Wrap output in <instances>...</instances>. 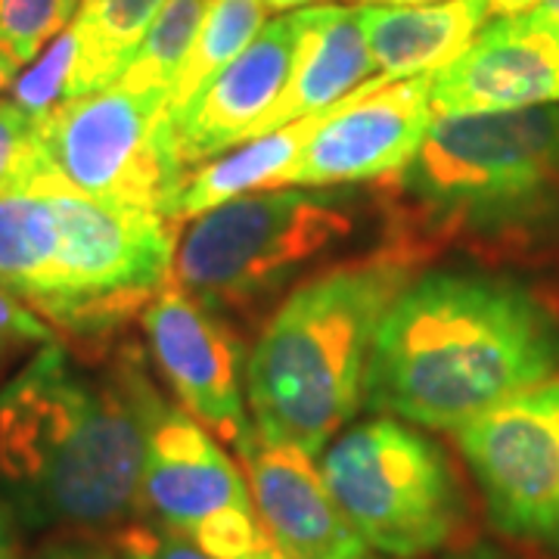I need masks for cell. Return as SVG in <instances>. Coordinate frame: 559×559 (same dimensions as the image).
<instances>
[{"mask_svg": "<svg viewBox=\"0 0 559 559\" xmlns=\"http://www.w3.org/2000/svg\"><path fill=\"white\" fill-rule=\"evenodd\" d=\"M429 75H377L336 103L277 187H336L382 180L404 168L436 119Z\"/></svg>", "mask_w": 559, "mask_h": 559, "instance_id": "cell-11", "label": "cell"}, {"mask_svg": "<svg viewBox=\"0 0 559 559\" xmlns=\"http://www.w3.org/2000/svg\"><path fill=\"white\" fill-rule=\"evenodd\" d=\"M355 3H382V7H423V3H441V0H355Z\"/></svg>", "mask_w": 559, "mask_h": 559, "instance_id": "cell-31", "label": "cell"}, {"mask_svg": "<svg viewBox=\"0 0 559 559\" xmlns=\"http://www.w3.org/2000/svg\"><path fill=\"white\" fill-rule=\"evenodd\" d=\"M53 330L10 289L0 286V358L28 345H50Z\"/></svg>", "mask_w": 559, "mask_h": 559, "instance_id": "cell-26", "label": "cell"}, {"mask_svg": "<svg viewBox=\"0 0 559 559\" xmlns=\"http://www.w3.org/2000/svg\"><path fill=\"white\" fill-rule=\"evenodd\" d=\"M38 153L35 187H62L168 221L187 178L168 94L124 84L60 103L38 121Z\"/></svg>", "mask_w": 559, "mask_h": 559, "instance_id": "cell-8", "label": "cell"}, {"mask_svg": "<svg viewBox=\"0 0 559 559\" xmlns=\"http://www.w3.org/2000/svg\"><path fill=\"white\" fill-rule=\"evenodd\" d=\"M28 559H119V554L106 544H97V540L69 538L40 547L38 554H32Z\"/></svg>", "mask_w": 559, "mask_h": 559, "instance_id": "cell-27", "label": "cell"}, {"mask_svg": "<svg viewBox=\"0 0 559 559\" xmlns=\"http://www.w3.org/2000/svg\"><path fill=\"white\" fill-rule=\"evenodd\" d=\"M140 513L215 559H252L267 544L249 485L205 426L150 385L143 407Z\"/></svg>", "mask_w": 559, "mask_h": 559, "instance_id": "cell-9", "label": "cell"}, {"mask_svg": "<svg viewBox=\"0 0 559 559\" xmlns=\"http://www.w3.org/2000/svg\"><path fill=\"white\" fill-rule=\"evenodd\" d=\"M209 3L212 0H168L116 84H124L131 91L171 94L193 53Z\"/></svg>", "mask_w": 559, "mask_h": 559, "instance_id": "cell-21", "label": "cell"}, {"mask_svg": "<svg viewBox=\"0 0 559 559\" xmlns=\"http://www.w3.org/2000/svg\"><path fill=\"white\" fill-rule=\"evenodd\" d=\"M143 330L162 377L190 417L234 448L252 429L242 407L246 352L218 311L190 299L180 286L162 289L143 308Z\"/></svg>", "mask_w": 559, "mask_h": 559, "instance_id": "cell-12", "label": "cell"}, {"mask_svg": "<svg viewBox=\"0 0 559 559\" xmlns=\"http://www.w3.org/2000/svg\"><path fill=\"white\" fill-rule=\"evenodd\" d=\"M267 10H301V7H314L320 0H261Z\"/></svg>", "mask_w": 559, "mask_h": 559, "instance_id": "cell-29", "label": "cell"}, {"mask_svg": "<svg viewBox=\"0 0 559 559\" xmlns=\"http://www.w3.org/2000/svg\"><path fill=\"white\" fill-rule=\"evenodd\" d=\"M75 10L79 0H0V50L28 66L69 28Z\"/></svg>", "mask_w": 559, "mask_h": 559, "instance_id": "cell-23", "label": "cell"}, {"mask_svg": "<svg viewBox=\"0 0 559 559\" xmlns=\"http://www.w3.org/2000/svg\"><path fill=\"white\" fill-rule=\"evenodd\" d=\"M264 13H267V7L261 0H212L209 3L193 53L180 72L178 84L168 94L171 119L218 75L224 66H230L255 40V35L264 28Z\"/></svg>", "mask_w": 559, "mask_h": 559, "instance_id": "cell-20", "label": "cell"}, {"mask_svg": "<svg viewBox=\"0 0 559 559\" xmlns=\"http://www.w3.org/2000/svg\"><path fill=\"white\" fill-rule=\"evenodd\" d=\"M559 373L557 314L520 283L432 271L385 311L364 401L426 429H460Z\"/></svg>", "mask_w": 559, "mask_h": 559, "instance_id": "cell-2", "label": "cell"}, {"mask_svg": "<svg viewBox=\"0 0 559 559\" xmlns=\"http://www.w3.org/2000/svg\"><path fill=\"white\" fill-rule=\"evenodd\" d=\"M367 40L382 79L432 75L460 57L491 20L488 0H441L423 7L360 3Z\"/></svg>", "mask_w": 559, "mask_h": 559, "instance_id": "cell-17", "label": "cell"}, {"mask_svg": "<svg viewBox=\"0 0 559 559\" xmlns=\"http://www.w3.org/2000/svg\"><path fill=\"white\" fill-rule=\"evenodd\" d=\"M252 559H289V557H286L283 550H277V547H274V544L267 540V544H264V547H261L259 554H255Z\"/></svg>", "mask_w": 559, "mask_h": 559, "instance_id": "cell-33", "label": "cell"}, {"mask_svg": "<svg viewBox=\"0 0 559 559\" xmlns=\"http://www.w3.org/2000/svg\"><path fill=\"white\" fill-rule=\"evenodd\" d=\"M237 454L246 463L261 528L277 550L289 559L367 557V544L345 520L323 473L305 451L261 439L252 426L237 444Z\"/></svg>", "mask_w": 559, "mask_h": 559, "instance_id": "cell-14", "label": "cell"}, {"mask_svg": "<svg viewBox=\"0 0 559 559\" xmlns=\"http://www.w3.org/2000/svg\"><path fill=\"white\" fill-rule=\"evenodd\" d=\"M168 0H79L75 20V75L72 100L112 87L131 66L150 25Z\"/></svg>", "mask_w": 559, "mask_h": 559, "instance_id": "cell-19", "label": "cell"}, {"mask_svg": "<svg viewBox=\"0 0 559 559\" xmlns=\"http://www.w3.org/2000/svg\"><path fill=\"white\" fill-rule=\"evenodd\" d=\"M320 473L360 540L392 559L454 547L469 498L439 441L401 419H367L323 451Z\"/></svg>", "mask_w": 559, "mask_h": 559, "instance_id": "cell-7", "label": "cell"}, {"mask_svg": "<svg viewBox=\"0 0 559 559\" xmlns=\"http://www.w3.org/2000/svg\"><path fill=\"white\" fill-rule=\"evenodd\" d=\"M20 69H22L20 62L13 60L10 53H3V50H0V91H7V87H10V84L16 81Z\"/></svg>", "mask_w": 559, "mask_h": 559, "instance_id": "cell-28", "label": "cell"}, {"mask_svg": "<svg viewBox=\"0 0 559 559\" xmlns=\"http://www.w3.org/2000/svg\"><path fill=\"white\" fill-rule=\"evenodd\" d=\"M414 255L389 246L301 283L264 326L246 364L252 426L308 457L355 417L385 311L411 283Z\"/></svg>", "mask_w": 559, "mask_h": 559, "instance_id": "cell-4", "label": "cell"}, {"mask_svg": "<svg viewBox=\"0 0 559 559\" xmlns=\"http://www.w3.org/2000/svg\"><path fill=\"white\" fill-rule=\"evenodd\" d=\"M330 109L305 116L299 121H289L277 131L261 134L252 143L240 146L234 156L209 162V165L197 168L193 175H187L180 183L175 209H171V221L200 218L224 202L246 197L249 190L277 187L280 175L296 162V156L305 150V143L314 138V131L326 121Z\"/></svg>", "mask_w": 559, "mask_h": 559, "instance_id": "cell-18", "label": "cell"}, {"mask_svg": "<svg viewBox=\"0 0 559 559\" xmlns=\"http://www.w3.org/2000/svg\"><path fill=\"white\" fill-rule=\"evenodd\" d=\"M299 40L286 91L255 124L252 138L271 134L289 121L323 112L373 79V50L367 40L364 7L314 3L296 10Z\"/></svg>", "mask_w": 559, "mask_h": 559, "instance_id": "cell-16", "label": "cell"}, {"mask_svg": "<svg viewBox=\"0 0 559 559\" xmlns=\"http://www.w3.org/2000/svg\"><path fill=\"white\" fill-rule=\"evenodd\" d=\"M395 246L522 255L559 237V106L436 116L411 162L382 178Z\"/></svg>", "mask_w": 559, "mask_h": 559, "instance_id": "cell-3", "label": "cell"}, {"mask_svg": "<svg viewBox=\"0 0 559 559\" xmlns=\"http://www.w3.org/2000/svg\"><path fill=\"white\" fill-rule=\"evenodd\" d=\"M448 559H507V557H500V554L488 550V547H476V550H460V554H454V557H448Z\"/></svg>", "mask_w": 559, "mask_h": 559, "instance_id": "cell-30", "label": "cell"}, {"mask_svg": "<svg viewBox=\"0 0 559 559\" xmlns=\"http://www.w3.org/2000/svg\"><path fill=\"white\" fill-rule=\"evenodd\" d=\"M146 392L134 352L91 380L57 342L0 389V488L25 525L87 535L138 520Z\"/></svg>", "mask_w": 559, "mask_h": 559, "instance_id": "cell-1", "label": "cell"}, {"mask_svg": "<svg viewBox=\"0 0 559 559\" xmlns=\"http://www.w3.org/2000/svg\"><path fill=\"white\" fill-rule=\"evenodd\" d=\"M429 81L436 116L554 106L559 103V20L544 10L488 20L476 40Z\"/></svg>", "mask_w": 559, "mask_h": 559, "instance_id": "cell-13", "label": "cell"}, {"mask_svg": "<svg viewBox=\"0 0 559 559\" xmlns=\"http://www.w3.org/2000/svg\"><path fill=\"white\" fill-rule=\"evenodd\" d=\"M454 441L500 535L559 557V373L463 423Z\"/></svg>", "mask_w": 559, "mask_h": 559, "instance_id": "cell-10", "label": "cell"}, {"mask_svg": "<svg viewBox=\"0 0 559 559\" xmlns=\"http://www.w3.org/2000/svg\"><path fill=\"white\" fill-rule=\"evenodd\" d=\"M168 218L62 187L0 197V286L79 340L112 333L168 286Z\"/></svg>", "mask_w": 559, "mask_h": 559, "instance_id": "cell-5", "label": "cell"}, {"mask_svg": "<svg viewBox=\"0 0 559 559\" xmlns=\"http://www.w3.org/2000/svg\"><path fill=\"white\" fill-rule=\"evenodd\" d=\"M75 32L72 25L50 40L40 57L16 81L10 84L13 97L10 100L20 106L28 119L40 121L50 116L60 103L72 100V75H75Z\"/></svg>", "mask_w": 559, "mask_h": 559, "instance_id": "cell-22", "label": "cell"}, {"mask_svg": "<svg viewBox=\"0 0 559 559\" xmlns=\"http://www.w3.org/2000/svg\"><path fill=\"white\" fill-rule=\"evenodd\" d=\"M296 13L264 22L255 40L202 87L175 116V140L183 165H200L252 138L286 91L296 60Z\"/></svg>", "mask_w": 559, "mask_h": 559, "instance_id": "cell-15", "label": "cell"}, {"mask_svg": "<svg viewBox=\"0 0 559 559\" xmlns=\"http://www.w3.org/2000/svg\"><path fill=\"white\" fill-rule=\"evenodd\" d=\"M40 178L38 121L13 100H0V197L28 190Z\"/></svg>", "mask_w": 559, "mask_h": 559, "instance_id": "cell-24", "label": "cell"}, {"mask_svg": "<svg viewBox=\"0 0 559 559\" xmlns=\"http://www.w3.org/2000/svg\"><path fill=\"white\" fill-rule=\"evenodd\" d=\"M358 227L342 190L296 187L246 193L187 227L171 274L190 299L224 314H252L301 267L330 255Z\"/></svg>", "mask_w": 559, "mask_h": 559, "instance_id": "cell-6", "label": "cell"}, {"mask_svg": "<svg viewBox=\"0 0 559 559\" xmlns=\"http://www.w3.org/2000/svg\"><path fill=\"white\" fill-rule=\"evenodd\" d=\"M360 559H373V557H360Z\"/></svg>", "mask_w": 559, "mask_h": 559, "instance_id": "cell-35", "label": "cell"}, {"mask_svg": "<svg viewBox=\"0 0 559 559\" xmlns=\"http://www.w3.org/2000/svg\"><path fill=\"white\" fill-rule=\"evenodd\" d=\"M0 559H10V528H7L3 513H0Z\"/></svg>", "mask_w": 559, "mask_h": 559, "instance_id": "cell-32", "label": "cell"}, {"mask_svg": "<svg viewBox=\"0 0 559 559\" xmlns=\"http://www.w3.org/2000/svg\"><path fill=\"white\" fill-rule=\"evenodd\" d=\"M112 550L119 554V559H215L200 544L153 520H134L121 525Z\"/></svg>", "mask_w": 559, "mask_h": 559, "instance_id": "cell-25", "label": "cell"}, {"mask_svg": "<svg viewBox=\"0 0 559 559\" xmlns=\"http://www.w3.org/2000/svg\"><path fill=\"white\" fill-rule=\"evenodd\" d=\"M538 10H544V13H550V16H557L559 20V0H540Z\"/></svg>", "mask_w": 559, "mask_h": 559, "instance_id": "cell-34", "label": "cell"}]
</instances>
